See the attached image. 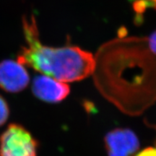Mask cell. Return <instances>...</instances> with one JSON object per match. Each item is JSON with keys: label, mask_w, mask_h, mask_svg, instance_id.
<instances>
[{"label": "cell", "mask_w": 156, "mask_h": 156, "mask_svg": "<svg viewBox=\"0 0 156 156\" xmlns=\"http://www.w3.org/2000/svg\"><path fill=\"white\" fill-rule=\"evenodd\" d=\"M108 156H132L139 148L135 134L127 129H116L105 136Z\"/></svg>", "instance_id": "4"}, {"label": "cell", "mask_w": 156, "mask_h": 156, "mask_svg": "<svg viewBox=\"0 0 156 156\" xmlns=\"http://www.w3.org/2000/svg\"><path fill=\"white\" fill-rule=\"evenodd\" d=\"M152 2H153L154 5H156V0H151Z\"/></svg>", "instance_id": "9"}, {"label": "cell", "mask_w": 156, "mask_h": 156, "mask_svg": "<svg viewBox=\"0 0 156 156\" xmlns=\"http://www.w3.org/2000/svg\"><path fill=\"white\" fill-rule=\"evenodd\" d=\"M32 91L35 96L45 102L54 103L63 101L69 95V85L47 75H39L34 79Z\"/></svg>", "instance_id": "5"}, {"label": "cell", "mask_w": 156, "mask_h": 156, "mask_svg": "<svg viewBox=\"0 0 156 156\" xmlns=\"http://www.w3.org/2000/svg\"><path fill=\"white\" fill-rule=\"evenodd\" d=\"M9 109L5 98L0 95V126H2L9 117Z\"/></svg>", "instance_id": "6"}, {"label": "cell", "mask_w": 156, "mask_h": 156, "mask_svg": "<svg viewBox=\"0 0 156 156\" xmlns=\"http://www.w3.org/2000/svg\"><path fill=\"white\" fill-rule=\"evenodd\" d=\"M149 43L151 51L156 54V31L151 36Z\"/></svg>", "instance_id": "8"}, {"label": "cell", "mask_w": 156, "mask_h": 156, "mask_svg": "<svg viewBox=\"0 0 156 156\" xmlns=\"http://www.w3.org/2000/svg\"><path fill=\"white\" fill-rule=\"evenodd\" d=\"M30 78L24 66L7 59L0 62V88L7 93H19L28 86Z\"/></svg>", "instance_id": "3"}, {"label": "cell", "mask_w": 156, "mask_h": 156, "mask_svg": "<svg viewBox=\"0 0 156 156\" xmlns=\"http://www.w3.org/2000/svg\"><path fill=\"white\" fill-rule=\"evenodd\" d=\"M38 142L24 126L11 124L0 136V156H36Z\"/></svg>", "instance_id": "2"}, {"label": "cell", "mask_w": 156, "mask_h": 156, "mask_svg": "<svg viewBox=\"0 0 156 156\" xmlns=\"http://www.w3.org/2000/svg\"><path fill=\"white\" fill-rule=\"evenodd\" d=\"M136 156H156V147L146 148Z\"/></svg>", "instance_id": "7"}, {"label": "cell", "mask_w": 156, "mask_h": 156, "mask_svg": "<svg viewBox=\"0 0 156 156\" xmlns=\"http://www.w3.org/2000/svg\"><path fill=\"white\" fill-rule=\"evenodd\" d=\"M23 33L27 46L22 48L17 62L58 81L82 80L93 73L95 62L93 54L77 46L49 47L39 39L36 19H23Z\"/></svg>", "instance_id": "1"}]
</instances>
